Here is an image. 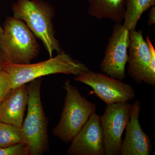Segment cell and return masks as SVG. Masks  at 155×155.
Instances as JSON below:
<instances>
[{
  "mask_svg": "<svg viewBox=\"0 0 155 155\" xmlns=\"http://www.w3.org/2000/svg\"><path fill=\"white\" fill-rule=\"evenodd\" d=\"M146 41L148 46L150 53V85L155 86V49L148 36L146 37Z\"/></svg>",
  "mask_w": 155,
  "mask_h": 155,
  "instance_id": "ac0fdd59",
  "label": "cell"
},
{
  "mask_svg": "<svg viewBox=\"0 0 155 155\" xmlns=\"http://www.w3.org/2000/svg\"><path fill=\"white\" fill-rule=\"evenodd\" d=\"M3 30L0 51L5 61L13 64H29L38 55L39 47L35 35L22 20L8 17Z\"/></svg>",
  "mask_w": 155,
  "mask_h": 155,
  "instance_id": "277c9868",
  "label": "cell"
},
{
  "mask_svg": "<svg viewBox=\"0 0 155 155\" xmlns=\"http://www.w3.org/2000/svg\"><path fill=\"white\" fill-rule=\"evenodd\" d=\"M71 142L67 155H104V139L100 116L96 112L92 114Z\"/></svg>",
  "mask_w": 155,
  "mask_h": 155,
  "instance_id": "9c48e42d",
  "label": "cell"
},
{
  "mask_svg": "<svg viewBox=\"0 0 155 155\" xmlns=\"http://www.w3.org/2000/svg\"><path fill=\"white\" fill-rule=\"evenodd\" d=\"M11 89V80L4 70L0 72V99H4Z\"/></svg>",
  "mask_w": 155,
  "mask_h": 155,
  "instance_id": "e0dca14e",
  "label": "cell"
},
{
  "mask_svg": "<svg viewBox=\"0 0 155 155\" xmlns=\"http://www.w3.org/2000/svg\"><path fill=\"white\" fill-rule=\"evenodd\" d=\"M65 102L61 119L52 134L66 143L71 142L82 129L92 114L96 112V105L81 94L77 87L70 81L64 83Z\"/></svg>",
  "mask_w": 155,
  "mask_h": 155,
  "instance_id": "5b68a950",
  "label": "cell"
},
{
  "mask_svg": "<svg viewBox=\"0 0 155 155\" xmlns=\"http://www.w3.org/2000/svg\"><path fill=\"white\" fill-rule=\"evenodd\" d=\"M0 155H28V153L25 144L19 143L11 146L0 148Z\"/></svg>",
  "mask_w": 155,
  "mask_h": 155,
  "instance_id": "2e32d148",
  "label": "cell"
},
{
  "mask_svg": "<svg viewBox=\"0 0 155 155\" xmlns=\"http://www.w3.org/2000/svg\"><path fill=\"white\" fill-rule=\"evenodd\" d=\"M42 80L40 78L27 85V113L21 128L28 155H43L49 150L48 119L41 97Z\"/></svg>",
  "mask_w": 155,
  "mask_h": 155,
  "instance_id": "7a4b0ae2",
  "label": "cell"
},
{
  "mask_svg": "<svg viewBox=\"0 0 155 155\" xmlns=\"http://www.w3.org/2000/svg\"><path fill=\"white\" fill-rule=\"evenodd\" d=\"M5 62V60L3 58L2 55L1 51H0V72L3 70V66Z\"/></svg>",
  "mask_w": 155,
  "mask_h": 155,
  "instance_id": "ffe728a7",
  "label": "cell"
},
{
  "mask_svg": "<svg viewBox=\"0 0 155 155\" xmlns=\"http://www.w3.org/2000/svg\"><path fill=\"white\" fill-rule=\"evenodd\" d=\"M155 23V7H152L148 14V20L147 25L148 26L153 25Z\"/></svg>",
  "mask_w": 155,
  "mask_h": 155,
  "instance_id": "d6986e66",
  "label": "cell"
},
{
  "mask_svg": "<svg viewBox=\"0 0 155 155\" xmlns=\"http://www.w3.org/2000/svg\"><path fill=\"white\" fill-rule=\"evenodd\" d=\"M141 104L137 100L131 105L130 119L126 126V134L122 141L120 155H149L152 146L151 139L140 126L139 116Z\"/></svg>",
  "mask_w": 155,
  "mask_h": 155,
  "instance_id": "8fae6325",
  "label": "cell"
},
{
  "mask_svg": "<svg viewBox=\"0 0 155 155\" xmlns=\"http://www.w3.org/2000/svg\"><path fill=\"white\" fill-rule=\"evenodd\" d=\"M74 80L91 87L94 93L107 105L129 102L135 97L133 87L130 84L89 69L75 76Z\"/></svg>",
  "mask_w": 155,
  "mask_h": 155,
  "instance_id": "52a82bcc",
  "label": "cell"
},
{
  "mask_svg": "<svg viewBox=\"0 0 155 155\" xmlns=\"http://www.w3.org/2000/svg\"><path fill=\"white\" fill-rule=\"evenodd\" d=\"M2 99H0V104H1V103H2Z\"/></svg>",
  "mask_w": 155,
  "mask_h": 155,
  "instance_id": "7402d4cb",
  "label": "cell"
},
{
  "mask_svg": "<svg viewBox=\"0 0 155 155\" xmlns=\"http://www.w3.org/2000/svg\"><path fill=\"white\" fill-rule=\"evenodd\" d=\"M131 105L128 102L107 105L104 114L100 116L105 155H120L122 134L130 120Z\"/></svg>",
  "mask_w": 155,
  "mask_h": 155,
  "instance_id": "8992f818",
  "label": "cell"
},
{
  "mask_svg": "<svg viewBox=\"0 0 155 155\" xmlns=\"http://www.w3.org/2000/svg\"><path fill=\"white\" fill-rule=\"evenodd\" d=\"M23 142L21 127L0 122V148Z\"/></svg>",
  "mask_w": 155,
  "mask_h": 155,
  "instance_id": "9a60e30c",
  "label": "cell"
},
{
  "mask_svg": "<svg viewBox=\"0 0 155 155\" xmlns=\"http://www.w3.org/2000/svg\"><path fill=\"white\" fill-rule=\"evenodd\" d=\"M3 69L10 77L11 89L45 75L64 74L76 76L89 69L85 64L74 60L64 51L55 57L36 64H16L5 61Z\"/></svg>",
  "mask_w": 155,
  "mask_h": 155,
  "instance_id": "6da1fadb",
  "label": "cell"
},
{
  "mask_svg": "<svg viewBox=\"0 0 155 155\" xmlns=\"http://www.w3.org/2000/svg\"><path fill=\"white\" fill-rule=\"evenodd\" d=\"M3 28L1 27V25H0V36H1L3 33Z\"/></svg>",
  "mask_w": 155,
  "mask_h": 155,
  "instance_id": "44dd1931",
  "label": "cell"
},
{
  "mask_svg": "<svg viewBox=\"0 0 155 155\" xmlns=\"http://www.w3.org/2000/svg\"><path fill=\"white\" fill-rule=\"evenodd\" d=\"M14 17L22 20L35 36L43 43L50 58L53 53L62 51L55 37L52 19L53 8L40 0H18L13 4Z\"/></svg>",
  "mask_w": 155,
  "mask_h": 155,
  "instance_id": "3957f363",
  "label": "cell"
},
{
  "mask_svg": "<svg viewBox=\"0 0 155 155\" xmlns=\"http://www.w3.org/2000/svg\"><path fill=\"white\" fill-rule=\"evenodd\" d=\"M155 5V0H125L124 27L129 31L136 30L143 14Z\"/></svg>",
  "mask_w": 155,
  "mask_h": 155,
  "instance_id": "5bb4252c",
  "label": "cell"
},
{
  "mask_svg": "<svg viewBox=\"0 0 155 155\" xmlns=\"http://www.w3.org/2000/svg\"><path fill=\"white\" fill-rule=\"evenodd\" d=\"M88 13L99 20L107 18L117 23L124 20L125 0H87Z\"/></svg>",
  "mask_w": 155,
  "mask_h": 155,
  "instance_id": "4fadbf2b",
  "label": "cell"
},
{
  "mask_svg": "<svg viewBox=\"0 0 155 155\" xmlns=\"http://www.w3.org/2000/svg\"><path fill=\"white\" fill-rule=\"evenodd\" d=\"M128 49V75L137 83L144 82L150 85V53L141 30L130 31V42Z\"/></svg>",
  "mask_w": 155,
  "mask_h": 155,
  "instance_id": "30bf717a",
  "label": "cell"
},
{
  "mask_svg": "<svg viewBox=\"0 0 155 155\" xmlns=\"http://www.w3.org/2000/svg\"><path fill=\"white\" fill-rule=\"evenodd\" d=\"M28 101L26 84L11 89L0 104V122L21 127Z\"/></svg>",
  "mask_w": 155,
  "mask_h": 155,
  "instance_id": "7c38bea8",
  "label": "cell"
},
{
  "mask_svg": "<svg viewBox=\"0 0 155 155\" xmlns=\"http://www.w3.org/2000/svg\"><path fill=\"white\" fill-rule=\"evenodd\" d=\"M129 42L130 31L121 23H116L100 65L104 74L122 81L125 79Z\"/></svg>",
  "mask_w": 155,
  "mask_h": 155,
  "instance_id": "ba28073f",
  "label": "cell"
}]
</instances>
